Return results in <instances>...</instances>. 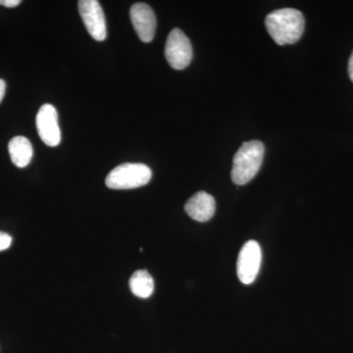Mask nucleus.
<instances>
[{
    "label": "nucleus",
    "mask_w": 353,
    "mask_h": 353,
    "mask_svg": "<svg viewBox=\"0 0 353 353\" xmlns=\"http://www.w3.org/2000/svg\"><path fill=\"white\" fill-rule=\"evenodd\" d=\"M267 31L279 46L296 43L305 27L303 14L296 9L284 8L273 11L265 20Z\"/></svg>",
    "instance_id": "1"
},
{
    "label": "nucleus",
    "mask_w": 353,
    "mask_h": 353,
    "mask_svg": "<svg viewBox=\"0 0 353 353\" xmlns=\"http://www.w3.org/2000/svg\"><path fill=\"white\" fill-rule=\"evenodd\" d=\"M265 148L259 141H246L234 154L232 180L243 185L257 175L263 161Z\"/></svg>",
    "instance_id": "2"
},
{
    "label": "nucleus",
    "mask_w": 353,
    "mask_h": 353,
    "mask_svg": "<svg viewBox=\"0 0 353 353\" xmlns=\"http://www.w3.org/2000/svg\"><path fill=\"white\" fill-rule=\"evenodd\" d=\"M150 167L141 163H125L114 168L106 176L109 189L132 190L143 187L152 180Z\"/></svg>",
    "instance_id": "3"
},
{
    "label": "nucleus",
    "mask_w": 353,
    "mask_h": 353,
    "mask_svg": "<svg viewBox=\"0 0 353 353\" xmlns=\"http://www.w3.org/2000/svg\"><path fill=\"white\" fill-rule=\"evenodd\" d=\"M165 57L172 68H187L192 59V48L189 38L180 29L172 30L165 46Z\"/></svg>",
    "instance_id": "4"
},
{
    "label": "nucleus",
    "mask_w": 353,
    "mask_h": 353,
    "mask_svg": "<svg viewBox=\"0 0 353 353\" xmlns=\"http://www.w3.org/2000/svg\"><path fill=\"white\" fill-rule=\"evenodd\" d=\"M261 260L259 243L255 241H246L241 248L236 263V273L243 284L250 285L254 282L259 273Z\"/></svg>",
    "instance_id": "5"
},
{
    "label": "nucleus",
    "mask_w": 353,
    "mask_h": 353,
    "mask_svg": "<svg viewBox=\"0 0 353 353\" xmlns=\"http://www.w3.org/2000/svg\"><path fill=\"white\" fill-rule=\"evenodd\" d=\"M79 12L88 32L97 41H103L108 37L105 16L97 0H80Z\"/></svg>",
    "instance_id": "6"
},
{
    "label": "nucleus",
    "mask_w": 353,
    "mask_h": 353,
    "mask_svg": "<svg viewBox=\"0 0 353 353\" xmlns=\"http://www.w3.org/2000/svg\"><path fill=\"white\" fill-rule=\"evenodd\" d=\"M37 129L39 138L48 146H57L61 141V132L58 124L57 108L51 104H43L37 115Z\"/></svg>",
    "instance_id": "7"
},
{
    "label": "nucleus",
    "mask_w": 353,
    "mask_h": 353,
    "mask_svg": "<svg viewBox=\"0 0 353 353\" xmlns=\"http://www.w3.org/2000/svg\"><path fill=\"white\" fill-rule=\"evenodd\" d=\"M132 24L143 43H150L157 30V17L152 7L145 3H136L130 10Z\"/></svg>",
    "instance_id": "8"
},
{
    "label": "nucleus",
    "mask_w": 353,
    "mask_h": 353,
    "mask_svg": "<svg viewBox=\"0 0 353 353\" xmlns=\"http://www.w3.org/2000/svg\"><path fill=\"white\" fill-rule=\"evenodd\" d=\"M187 214L197 222H208L214 216L216 202L214 197L205 192H199L190 197L185 205Z\"/></svg>",
    "instance_id": "9"
},
{
    "label": "nucleus",
    "mask_w": 353,
    "mask_h": 353,
    "mask_svg": "<svg viewBox=\"0 0 353 353\" xmlns=\"http://www.w3.org/2000/svg\"><path fill=\"white\" fill-rule=\"evenodd\" d=\"M8 150L13 164L18 168L27 167L34 154L31 141L22 136L15 137L9 141Z\"/></svg>",
    "instance_id": "10"
},
{
    "label": "nucleus",
    "mask_w": 353,
    "mask_h": 353,
    "mask_svg": "<svg viewBox=\"0 0 353 353\" xmlns=\"http://www.w3.org/2000/svg\"><path fill=\"white\" fill-rule=\"evenodd\" d=\"M130 289L134 296L148 299L154 290V281L148 271L139 270L132 274L130 279Z\"/></svg>",
    "instance_id": "11"
},
{
    "label": "nucleus",
    "mask_w": 353,
    "mask_h": 353,
    "mask_svg": "<svg viewBox=\"0 0 353 353\" xmlns=\"http://www.w3.org/2000/svg\"><path fill=\"white\" fill-rule=\"evenodd\" d=\"M11 243H12V238H11V236H9L8 234L3 233V232H0V252L9 248Z\"/></svg>",
    "instance_id": "12"
},
{
    "label": "nucleus",
    "mask_w": 353,
    "mask_h": 353,
    "mask_svg": "<svg viewBox=\"0 0 353 353\" xmlns=\"http://www.w3.org/2000/svg\"><path fill=\"white\" fill-rule=\"evenodd\" d=\"M21 4L20 0H0V6H6L7 8H13Z\"/></svg>",
    "instance_id": "13"
},
{
    "label": "nucleus",
    "mask_w": 353,
    "mask_h": 353,
    "mask_svg": "<svg viewBox=\"0 0 353 353\" xmlns=\"http://www.w3.org/2000/svg\"><path fill=\"white\" fill-rule=\"evenodd\" d=\"M6 83L3 80L0 79V102L3 99L4 95H6Z\"/></svg>",
    "instance_id": "14"
},
{
    "label": "nucleus",
    "mask_w": 353,
    "mask_h": 353,
    "mask_svg": "<svg viewBox=\"0 0 353 353\" xmlns=\"http://www.w3.org/2000/svg\"><path fill=\"white\" fill-rule=\"evenodd\" d=\"M348 74H350V80L353 82V52L348 61Z\"/></svg>",
    "instance_id": "15"
}]
</instances>
